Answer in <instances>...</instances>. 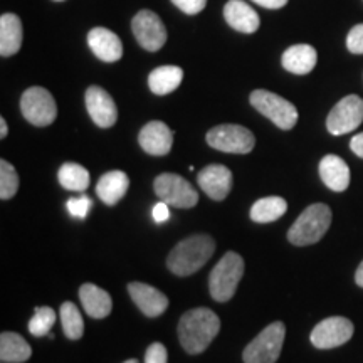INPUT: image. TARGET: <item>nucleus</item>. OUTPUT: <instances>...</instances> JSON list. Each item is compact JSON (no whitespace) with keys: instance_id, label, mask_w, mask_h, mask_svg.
Returning a JSON list of instances; mask_svg holds the SVG:
<instances>
[{"instance_id":"obj_24","label":"nucleus","mask_w":363,"mask_h":363,"mask_svg":"<svg viewBox=\"0 0 363 363\" xmlns=\"http://www.w3.org/2000/svg\"><path fill=\"white\" fill-rule=\"evenodd\" d=\"M184 79V71L179 66H160L155 67L148 76V86L152 93L158 96H165L175 91L182 84Z\"/></svg>"},{"instance_id":"obj_39","label":"nucleus","mask_w":363,"mask_h":363,"mask_svg":"<svg viewBox=\"0 0 363 363\" xmlns=\"http://www.w3.org/2000/svg\"><path fill=\"white\" fill-rule=\"evenodd\" d=\"M9 133V126H7V121L4 120V118H0V138H6Z\"/></svg>"},{"instance_id":"obj_10","label":"nucleus","mask_w":363,"mask_h":363,"mask_svg":"<svg viewBox=\"0 0 363 363\" xmlns=\"http://www.w3.org/2000/svg\"><path fill=\"white\" fill-rule=\"evenodd\" d=\"M363 121V99L357 94H348L335 104L326 118V128L331 135L340 136L357 130Z\"/></svg>"},{"instance_id":"obj_1","label":"nucleus","mask_w":363,"mask_h":363,"mask_svg":"<svg viewBox=\"0 0 363 363\" xmlns=\"http://www.w3.org/2000/svg\"><path fill=\"white\" fill-rule=\"evenodd\" d=\"M220 330V320L208 308H195L182 315L179 321V340L184 350L199 355L207 350Z\"/></svg>"},{"instance_id":"obj_20","label":"nucleus","mask_w":363,"mask_h":363,"mask_svg":"<svg viewBox=\"0 0 363 363\" xmlns=\"http://www.w3.org/2000/svg\"><path fill=\"white\" fill-rule=\"evenodd\" d=\"M318 62L316 49L310 44H296L288 48L281 57V65L286 71L293 72V74H308L315 69Z\"/></svg>"},{"instance_id":"obj_2","label":"nucleus","mask_w":363,"mask_h":363,"mask_svg":"<svg viewBox=\"0 0 363 363\" xmlns=\"http://www.w3.org/2000/svg\"><path fill=\"white\" fill-rule=\"evenodd\" d=\"M216 251V242L211 235L197 234L190 235V238L180 240L177 246L172 249L167 259V266L174 272L175 276L194 274L206 266V262L211 259L212 254Z\"/></svg>"},{"instance_id":"obj_22","label":"nucleus","mask_w":363,"mask_h":363,"mask_svg":"<svg viewBox=\"0 0 363 363\" xmlns=\"http://www.w3.org/2000/svg\"><path fill=\"white\" fill-rule=\"evenodd\" d=\"M128 175L121 170H113L99 177L96 184V194L106 206H116L125 197V194L128 192Z\"/></svg>"},{"instance_id":"obj_41","label":"nucleus","mask_w":363,"mask_h":363,"mask_svg":"<svg viewBox=\"0 0 363 363\" xmlns=\"http://www.w3.org/2000/svg\"><path fill=\"white\" fill-rule=\"evenodd\" d=\"M54 2H62V0H54Z\"/></svg>"},{"instance_id":"obj_18","label":"nucleus","mask_w":363,"mask_h":363,"mask_svg":"<svg viewBox=\"0 0 363 363\" xmlns=\"http://www.w3.org/2000/svg\"><path fill=\"white\" fill-rule=\"evenodd\" d=\"M225 22L233 29L244 34H252L259 29V16L244 0H229L224 7Z\"/></svg>"},{"instance_id":"obj_26","label":"nucleus","mask_w":363,"mask_h":363,"mask_svg":"<svg viewBox=\"0 0 363 363\" xmlns=\"http://www.w3.org/2000/svg\"><path fill=\"white\" fill-rule=\"evenodd\" d=\"M286 211H288V203L283 197H264L254 202L251 207V219L257 224H267L283 217Z\"/></svg>"},{"instance_id":"obj_8","label":"nucleus","mask_w":363,"mask_h":363,"mask_svg":"<svg viewBox=\"0 0 363 363\" xmlns=\"http://www.w3.org/2000/svg\"><path fill=\"white\" fill-rule=\"evenodd\" d=\"M21 111L34 126H49L57 116V106L52 94L40 86L24 91L21 98Z\"/></svg>"},{"instance_id":"obj_34","label":"nucleus","mask_w":363,"mask_h":363,"mask_svg":"<svg viewBox=\"0 0 363 363\" xmlns=\"http://www.w3.org/2000/svg\"><path fill=\"white\" fill-rule=\"evenodd\" d=\"M175 7H179L182 12L195 16V13L202 12L207 6V0H172Z\"/></svg>"},{"instance_id":"obj_9","label":"nucleus","mask_w":363,"mask_h":363,"mask_svg":"<svg viewBox=\"0 0 363 363\" xmlns=\"http://www.w3.org/2000/svg\"><path fill=\"white\" fill-rule=\"evenodd\" d=\"M206 140L212 148L219 150V152L239 153V155H246V153L252 152L254 145H256L252 131L240 125L214 126L207 133Z\"/></svg>"},{"instance_id":"obj_16","label":"nucleus","mask_w":363,"mask_h":363,"mask_svg":"<svg viewBox=\"0 0 363 363\" xmlns=\"http://www.w3.org/2000/svg\"><path fill=\"white\" fill-rule=\"evenodd\" d=\"M128 293L140 311L148 318H157L165 313L169 308V298L163 294L160 289L145 283H130Z\"/></svg>"},{"instance_id":"obj_19","label":"nucleus","mask_w":363,"mask_h":363,"mask_svg":"<svg viewBox=\"0 0 363 363\" xmlns=\"http://www.w3.org/2000/svg\"><path fill=\"white\" fill-rule=\"evenodd\" d=\"M320 177L333 192H343L350 185V169L338 155H326L320 162Z\"/></svg>"},{"instance_id":"obj_4","label":"nucleus","mask_w":363,"mask_h":363,"mask_svg":"<svg viewBox=\"0 0 363 363\" xmlns=\"http://www.w3.org/2000/svg\"><path fill=\"white\" fill-rule=\"evenodd\" d=\"M244 274L242 256L234 251L224 254L208 276V291L219 303H227L235 294L238 284Z\"/></svg>"},{"instance_id":"obj_30","label":"nucleus","mask_w":363,"mask_h":363,"mask_svg":"<svg viewBox=\"0 0 363 363\" xmlns=\"http://www.w3.org/2000/svg\"><path fill=\"white\" fill-rule=\"evenodd\" d=\"M17 189H19V175L16 169L7 160H0V199L9 201L17 194Z\"/></svg>"},{"instance_id":"obj_17","label":"nucleus","mask_w":363,"mask_h":363,"mask_svg":"<svg viewBox=\"0 0 363 363\" xmlns=\"http://www.w3.org/2000/svg\"><path fill=\"white\" fill-rule=\"evenodd\" d=\"M88 45L94 56L104 62H116L123 56V44L106 27H94L88 34Z\"/></svg>"},{"instance_id":"obj_32","label":"nucleus","mask_w":363,"mask_h":363,"mask_svg":"<svg viewBox=\"0 0 363 363\" xmlns=\"http://www.w3.org/2000/svg\"><path fill=\"white\" fill-rule=\"evenodd\" d=\"M347 48L352 54H363V24L352 27L347 35Z\"/></svg>"},{"instance_id":"obj_14","label":"nucleus","mask_w":363,"mask_h":363,"mask_svg":"<svg viewBox=\"0 0 363 363\" xmlns=\"http://www.w3.org/2000/svg\"><path fill=\"white\" fill-rule=\"evenodd\" d=\"M197 182L212 201H224L233 189V172L224 165H207L199 172Z\"/></svg>"},{"instance_id":"obj_38","label":"nucleus","mask_w":363,"mask_h":363,"mask_svg":"<svg viewBox=\"0 0 363 363\" xmlns=\"http://www.w3.org/2000/svg\"><path fill=\"white\" fill-rule=\"evenodd\" d=\"M355 281L360 288H363V261H362V264L358 266V269L355 272Z\"/></svg>"},{"instance_id":"obj_35","label":"nucleus","mask_w":363,"mask_h":363,"mask_svg":"<svg viewBox=\"0 0 363 363\" xmlns=\"http://www.w3.org/2000/svg\"><path fill=\"white\" fill-rule=\"evenodd\" d=\"M152 216H153V219H155L157 224H163V222L169 220L170 219L169 203L163 202V201L155 203V207H153V211H152Z\"/></svg>"},{"instance_id":"obj_25","label":"nucleus","mask_w":363,"mask_h":363,"mask_svg":"<svg viewBox=\"0 0 363 363\" xmlns=\"http://www.w3.org/2000/svg\"><path fill=\"white\" fill-rule=\"evenodd\" d=\"M33 355L30 345L13 331H4L0 335V358L6 363H24Z\"/></svg>"},{"instance_id":"obj_6","label":"nucleus","mask_w":363,"mask_h":363,"mask_svg":"<svg viewBox=\"0 0 363 363\" xmlns=\"http://www.w3.org/2000/svg\"><path fill=\"white\" fill-rule=\"evenodd\" d=\"M251 104L261 115L274 123L281 130L294 128L298 121V110L288 99L281 98L279 94L271 93L266 89H256L251 93Z\"/></svg>"},{"instance_id":"obj_23","label":"nucleus","mask_w":363,"mask_h":363,"mask_svg":"<svg viewBox=\"0 0 363 363\" xmlns=\"http://www.w3.org/2000/svg\"><path fill=\"white\" fill-rule=\"evenodd\" d=\"M22 22L16 13H2L0 17V56L11 57L22 48Z\"/></svg>"},{"instance_id":"obj_36","label":"nucleus","mask_w":363,"mask_h":363,"mask_svg":"<svg viewBox=\"0 0 363 363\" xmlns=\"http://www.w3.org/2000/svg\"><path fill=\"white\" fill-rule=\"evenodd\" d=\"M350 148L357 157L363 158V133H358L353 136L352 142H350Z\"/></svg>"},{"instance_id":"obj_31","label":"nucleus","mask_w":363,"mask_h":363,"mask_svg":"<svg viewBox=\"0 0 363 363\" xmlns=\"http://www.w3.org/2000/svg\"><path fill=\"white\" fill-rule=\"evenodd\" d=\"M91 207H93V201L86 195H79V197H72L67 201V211L72 217H78V219H84L89 214Z\"/></svg>"},{"instance_id":"obj_13","label":"nucleus","mask_w":363,"mask_h":363,"mask_svg":"<svg viewBox=\"0 0 363 363\" xmlns=\"http://www.w3.org/2000/svg\"><path fill=\"white\" fill-rule=\"evenodd\" d=\"M86 108L91 120L99 128H110L118 120V108L115 99L108 94L106 89L99 86H91L86 91Z\"/></svg>"},{"instance_id":"obj_5","label":"nucleus","mask_w":363,"mask_h":363,"mask_svg":"<svg viewBox=\"0 0 363 363\" xmlns=\"http://www.w3.org/2000/svg\"><path fill=\"white\" fill-rule=\"evenodd\" d=\"M286 337V326L281 321H274L244 348V363H276L281 355Z\"/></svg>"},{"instance_id":"obj_33","label":"nucleus","mask_w":363,"mask_h":363,"mask_svg":"<svg viewBox=\"0 0 363 363\" xmlns=\"http://www.w3.org/2000/svg\"><path fill=\"white\" fill-rule=\"evenodd\" d=\"M169 353L162 343H152L145 353V363H167Z\"/></svg>"},{"instance_id":"obj_28","label":"nucleus","mask_w":363,"mask_h":363,"mask_svg":"<svg viewBox=\"0 0 363 363\" xmlns=\"http://www.w3.org/2000/svg\"><path fill=\"white\" fill-rule=\"evenodd\" d=\"M59 315H61V323L62 330H65V335L69 340H79L84 333V321L83 316L78 310V306L74 303L66 301L61 305V310H59Z\"/></svg>"},{"instance_id":"obj_15","label":"nucleus","mask_w":363,"mask_h":363,"mask_svg":"<svg viewBox=\"0 0 363 363\" xmlns=\"http://www.w3.org/2000/svg\"><path fill=\"white\" fill-rule=\"evenodd\" d=\"M138 143L148 155L163 157L170 152L174 145V131L163 121H150L140 131Z\"/></svg>"},{"instance_id":"obj_3","label":"nucleus","mask_w":363,"mask_h":363,"mask_svg":"<svg viewBox=\"0 0 363 363\" xmlns=\"http://www.w3.org/2000/svg\"><path fill=\"white\" fill-rule=\"evenodd\" d=\"M331 208L326 203H311L301 212L288 230V240L293 246H311L328 233Z\"/></svg>"},{"instance_id":"obj_21","label":"nucleus","mask_w":363,"mask_h":363,"mask_svg":"<svg viewBox=\"0 0 363 363\" xmlns=\"http://www.w3.org/2000/svg\"><path fill=\"white\" fill-rule=\"evenodd\" d=\"M79 299L88 316L94 318V320H101V318H106L111 313V296L96 284L84 283L81 286Z\"/></svg>"},{"instance_id":"obj_27","label":"nucleus","mask_w":363,"mask_h":363,"mask_svg":"<svg viewBox=\"0 0 363 363\" xmlns=\"http://www.w3.org/2000/svg\"><path fill=\"white\" fill-rule=\"evenodd\" d=\"M57 177L61 187L71 190V192H84L89 187V172L79 163L67 162L65 165H61Z\"/></svg>"},{"instance_id":"obj_29","label":"nucleus","mask_w":363,"mask_h":363,"mask_svg":"<svg viewBox=\"0 0 363 363\" xmlns=\"http://www.w3.org/2000/svg\"><path fill=\"white\" fill-rule=\"evenodd\" d=\"M56 311L49 306H38L29 321V331L33 337H45L51 333L54 323H56Z\"/></svg>"},{"instance_id":"obj_37","label":"nucleus","mask_w":363,"mask_h":363,"mask_svg":"<svg viewBox=\"0 0 363 363\" xmlns=\"http://www.w3.org/2000/svg\"><path fill=\"white\" fill-rule=\"evenodd\" d=\"M252 2L264 9H281L288 4V0H252Z\"/></svg>"},{"instance_id":"obj_11","label":"nucleus","mask_w":363,"mask_h":363,"mask_svg":"<svg viewBox=\"0 0 363 363\" xmlns=\"http://www.w3.org/2000/svg\"><path fill=\"white\" fill-rule=\"evenodd\" d=\"M131 29L145 51L155 52L167 43V29L160 17L152 11H140L131 21Z\"/></svg>"},{"instance_id":"obj_7","label":"nucleus","mask_w":363,"mask_h":363,"mask_svg":"<svg viewBox=\"0 0 363 363\" xmlns=\"http://www.w3.org/2000/svg\"><path fill=\"white\" fill-rule=\"evenodd\" d=\"M157 197L177 208H190L197 206L199 194L189 180L177 174H162L153 182Z\"/></svg>"},{"instance_id":"obj_12","label":"nucleus","mask_w":363,"mask_h":363,"mask_svg":"<svg viewBox=\"0 0 363 363\" xmlns=\"http://www.w3.org/2000/svg\"><path fill=\"white\" fill-rule=\"evenodd\" d=\"M353 337V323L348 318L331 316L320 321L311 331V343L320 350L342 347Z\"/></svg>"},{"instance_id":"obj_42","label":"nucleus","mask_w":363,"mask_h":363,"mask_svg":"<svg viewBox=\"0 0 363 363\" xmlns=\"http://www.w3.org/2000/svg\"><path fill=\"white\" fill-rule=\"evenodd\" d=\"M4 363H6V362H4Z\"/></svg>"},{"instance_id":"obj_40","label":"nucleus","mask_w":363,"mask_h":363,"mask_svg":"<svg viewBox=\"0 0 363 363\" xmlns=\"http://www.w3.org/2000/svg\"><path fill=\"white\" fill-rule=\"evenodd\" d=\"M125 363H140L138 360H135V358H131V360H126Z\"/></svg>"}]
</instances>
